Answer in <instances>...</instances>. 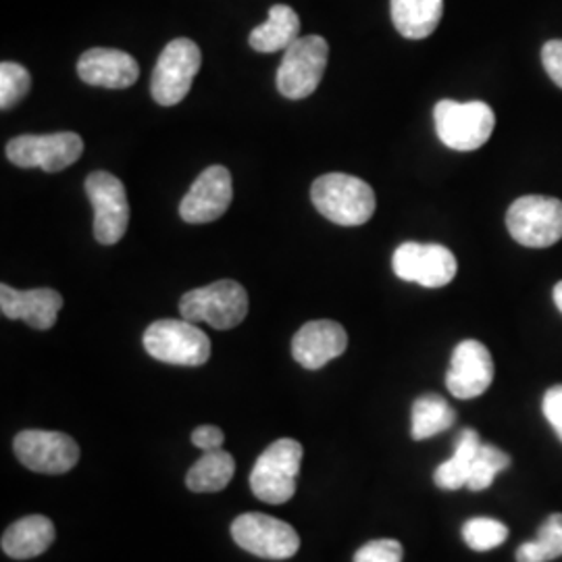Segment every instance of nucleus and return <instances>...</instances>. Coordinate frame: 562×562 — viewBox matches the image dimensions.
Returning a JSON list of instances; mask_svg holds the SVG:
<instances>
[{"label": "nucleus", "mask_w": 562, "mask_h": 562, "mask_svg": "<svg viewBox=\"0 0 562 562\" xmlns=\"http://www.w3.org/2000/svg\"><path fill=\"white\" fill-rule=\"evenodd\" d=\"M311 201L325 220L341 227H357L375 213V192L367 181L348 173H325L313 181Z\"/></svg>", "instance_id": "nucleus-1"}, {"label": "nucleus", "mask_w": 562, "mask_h": 562, "mask_svg": "<svg viewBox=\"0 0 562 562\" xmlns=\"http://www.w3.org/2000/svg\"><path fill=\"white\" fill-rule=\"evenodd\" d=\"M181 317L186 322L209 323L215 329H234L248 315V294L234 280L215 281L181 296Z\"/></svg>", "instance_id": "nucleus-2"}, {"label": "nucleus", "mask_w": 562, "mask_h": 562, "mask_svg": "<svg viewBox=\"0 0 562 562\" xmlns=\"http://www.w3.org/2000/svg\"><path fill=\"white\" fill-rule=\"evenodd\" d=\"M302 452V443L290 438L267 446L250 473L252 494L262 503H288L296 494Z\"/></svg>", "instance_id": "nucleus-3"}, {"label": "nucleus", "mask_w": 562, "mask_h": 562, "mask_svg": "<svg viewBox=\"0 0 562 562\" xmlns=\"http://www.w3.org/2000/svg\"><path fill=\"white\" fill-rule=\"evenodd\" d=\"M438 138L452 150L482 148L496 127V115L490 104L482 101H440L434 109Z\"/></svg>", "instance_id": "nucleus-4"}, {"label": "nucleus", "mask_w": 562, "mask_h": 562, "mask_svg": "<svg viewBox=\"0 0 562 562\" xmlns=\"http://www.w3.org/2000/svg\"><path fill=\"white\" fill-rule=\"evenodd\" d=\"M144 348L153 359L180 367H201L211 359L209 336L196 323L186 319H161L148 325Z\"/></svg>", "instance_id": "nucleus-5"}, {"label": "nucleus", "mask_w": 562, "mask_h": 562, "mask_svg": "<svg viewBox=\"0 0 562 562\" xmlns=\"http://www.w3.org/2000/svg\"><path fill=\"white\" fill-rule=\"evenodd\" d=\"M202 53L196 42L188 38H176L162 48L159 60L153 71L150 92L153 99L161 106H176L180 104L190 88L196 74L201 71Z\"/></svg>", "instance_id": "nucleus-6"}, {"label": "nucleus", "mask_w": 562, "mask_h": 562, "mask_svg": "<svg viewBox=\"0 0 562 562\" xmlns=\"http://www.w3.org/2000/svg\"><path fill=\"white\" fill-rule=\"evenodd\" d=\"M329 46L322 36H304L283 50L278 69V90L285 99L311 97L325 76Z\"/></svg>", "instance_id": "nucleus-7"}, {"label": "nucleus", "mask_w": 562, "mask_h": 562, "mask_svg": "<svg viewBox=\"0 0 562 562\" xmlns=\"http://www.w3.org/2000/svg\"><path fill=\"white\" fill-rule=\"evenodd\" d=\"M506 227L515 240L529 248H548L562 240V201L529 194L513 202Z\"/></svg>", "instance_id": "nucleus-8"}, {"label": "nucleus", "mask_w": 562, "mask_h": 562, "mask_svg": "<svg viewBox=\"0 0 562 562\" xmlns=\"http://www.w3.org/2000/svg\"><path fill=\"white\" fill-rule=\"evenodd\" d=\"M232 538L241 550L267 561L292 559L301 548V536L292 525L262 513L240 515L232 522Z\"/></svg>", "instance_id": "nucleus-9"}, {"label": "nucleus", "mask_w": 562, "mask_h": 562, "mask_svg": "<svg viewBox=\"0 0 562 562\" xmlns=\"http://www.w3.org/2000/svg\"><path fill=\"white\" fill-rule=\"evenodd\" d=\"M83 153V140L76 132H59L34 136L25 134L7 144V159L23 167H41L46 173H57L78 161Z\"/></svg>", "instance_id": "nucleus-10"}, {"label": "nucleus", "mask_w": 562, "mask_h": 562, "mask_svg": "<svg viewBox=\"0 0 562 562\" xmlns=\"http://www.w3.org/2000/svg\"><path fill=\"white\" fill-rule=\"evenodd\" d=\"M13 452L25 469L44 475H63L80 461V446L71 436L44 429H25L18 434Z\"/></svg>", "instance_id": "nucleus-11"}, {"label": "nucleus", "mask_w": 562, "mask_h": 562, "mask_svg": "<svg viewBox=\"0 0 562 562\" xmlns=\"http://www.w3.org/2000/svg\"><path fill=\"white\" fill-rule=\"evenodd\" d=\"M86 194L94 209V236L102 246H113L130 225V202L125 186L109 171H94L86 180Z\"/></svg>", "instance_id": "nucleus-12"}, {"label": "nucleus", "mask_w": 562, "mask_h": 562, "mask_svg": "<svg viewBox=\"0 0 562 562\" xmlns=\"http://www.w3.org/2000/svg\"><path fill=\"white\" fill-rule=\"evenodd\" d=\"M394 273L402 281H415L423 288H443L454 280L459 265L442 244L404 241L392 257Z\"/></svg>", "instance_id": "nucleus-13"}, {"label": "nucleus", "mask_w": 562, "mask_h": 562, "mask_svg": "<svg viewBox=\"0 0 562 562\" xmlns=\"http://www.w3.org/2000/svg\"><path fill=\"white\" fill-rule=\"evenodd\" d=\"M234 199L232 173L223 165L204 169L180 204V217L186 223L217 222Z\"/></svg>", "instance_id": "nucleus-14"}, {"label": "nucleus", "mask_w": 562, "mask_h": 562, "mask_svg": "<svg viewBox=\"0 0 562 562\" xmlns=\"http://www.w3.org/2000/svg\"><path fill=\"white\" fill-rule=\"evenodd\" d=\"M494 359L482 341L464 340L454 348L450 369L446 373V387L461 401L477 398L494 382Z\"/></svg>", "instance_id": "nucleus-15"}, {"label": "nucleus", "mask_w": 562, "mask_h": 562, "mask_svg": "<svg viewBox=\"0 0 562 562\" xmlns=\"http://www.w3.org/2000/svg\"><path fill=\"white\" fill-rule=\"evenodd\" d=\"M348 348V334L340 323L319 319L302 325L292 340V357L296 362L308 369L317 371L327 362L341 357Z\"/></svg>", "instance_id": "nucleus-16"}, {"label": "nucleus", "mask_w": 562, "mask_h": 562, "mask_svg": "<svg viewBox=\"0 0 562 562\" xmlns=\"http://www.w3.org/2000/svg\"><path fill=\"white\" fill-rule=\"evenodd\" d=\"M60 308L63 296L57 290H15L7 283L0 285V311L7 319H20L34 329L46 331L57 323Z\"/></svg>", "instance_id": "nucleus-17"}, {"label": "nucleus", "mask_w": 562, "mask_h": 562, "mask_svg": "<svg viewBox=\"0 0 562 562\" xmlns=\"http://www.w3.org/2000/svg\"><path fill=\"white\" fill-rule=\"evenodd\" d=\"M78 76L81 81L97 88L123 90L138 81L140 67L132 55L123 50L90 48L78 60Z\"/></svg>", "instance_id": "nucleus-18"}, {"label": "nucleus", "mask_w": 562, "mask_h": 562, "mask_svg": "<svg viewBox=\"0 0 562 562\" xmlns=\"http://www.w3.org/2000/svg\"><path fill=\"white\" fill-rule=\"evenodd\" d=\"M55 536V525L48 517L30 515L9 525L2 533V552L15 561L36 559L53 546Z\"/></svg>", "instance_id": "nucleus-19"}, {"label": "nucleus", "mask_w": 562, "mask_h": 562, "mask_svg": "<svg viewBox=\"0 0 562 562\" xmlns=\"http://www.w3.org/2000/svg\"><path fill=\"white\" fill-rule=\"evenodd\" d=\"M392 21L408 41H423L436 32L443 15V0H390Z\"/></svg>", "instance_id": "nucleus-20"}, {"label": "nucleus", "mask_w": 562, "mask_h": 562, "mask_svg": "<svg viewBox=\"0 0 562 562\" xmlns=\"http://www.w3.org/2000/svg\"><path fill=\"white\" fill-rule=\"evenodd\" d=\"M301 38V20L288 4H273L269 18L250 32V46L259 53H278Z\"/></svg>", "instance_id": "nucleus-21"}, {"label": "nucleus", "mask_w": 562, "mask_h": 562, "mask_svg": "<svg viewBox=\"0 0 562 562\" xmlns=\"http://www.w3.org/2000/svg\"><path fill=\"white\" fill-rule=\"evenodd\" d=\"M480 448H482L480 434L475 429H469V427L462 429L461 436L457 438V443H454L452 457L448 461H443L434 473L436 485L442 487V490H448V492L467 487Z\"/></svg>", "instance_id": "nucleus-22"}, {"label": "nucleus", "mask_w": 562, "mask_h": 562, "mask_svg": "<svg viewBox=\"0 0 562 562\" xmlns=\"http://www.w3.org/2000/svg\"><path fill=\"white\" fill-rule=\"evenodd\" d=\"M236 473V461L225 450L204 452L186 475L188 490L196 494H213L225 490Z\"/></svg>", "instance_id": "nucleus-23"}, {"label": "nucleus", "mask_w": 562, "mask_h": 562, "mask_svg": "<svg viewBox=\"0 0 562 562\" xmlns=\"http://www.w3.org/2000/svg\"><path fill=\"white\" fill-rule=\"evenodd\" d=\"M411 417H413L411 436L417 442L429 440V438L442 434L457 422L454 408L438 394H423V396H419L413 404Z\"/></svg>", "instance_id": "nucleus-24"}, {"label": "nucleus", "mask_w": 562, "mask_h": 562, "mask_svg": "<svg viewBox=\"0 0 562 562\" xmlns=\"http://www.w3.org/2000/svg\"><path fill=\"white\" fill-rule=\"evenodd\" d=\"M562 557V513L550 515L542 522L533 542L519 546L517 562H550Z\"/></svg>", "instance_id": "nucleus-25"}, {"label": "nucleus", "mask_w": 562, "mask_h": 562, "mask_svg": "<svg viewBox=\"0 0 562 562\" xmlns=\"http://www.w3.org/2000/svg\"><path fill=\"white\" fill-rule=\"evenodd\" d=\"M510 462H513L510 457L504 450H501L498 446L482 443V448H480V452L475 457V462H473V469H471L467 487L471 492L487 490L496 480V475L510 467Z\"/></svg>", "instance_id": "nucleus-26"}, {"label": "nucleus", "mask_w": 562, "mask_h": 562, "mask_svg": "<svg viewBox=\"0 0 562 562\" xmlns=\"http://www.w3.org/2000/svg\"><path fill=\"white\" fill-rule=\"evenodd\" d=\"M506 538H508V527L498 519L475 517L462 525V540L475 552L494 550V548L503 546Z\"/></svg>", "instance_id": "nucleus-27"}, {"label": "nucleus", "mask_w": 562, "mask_h": 562, "mask_svg": "<svg viewBox=\"0 0 562 562\" xmlns=\"http://www.w3.org/2000/svg\"><path fill=\"white\" fill-rule=\"evenodd\" d=\"M32 88L30 71L13 60H2L0 65V109L9 111L20 104Z\"/></svg>", "instance_id": "nucleus-28"}, {"label": "nucleus", "mask_w": 562, "mask_h": 562, "mask_svg": "<svg viewBox=\"0 0 562 562\" xmlns=\"http://www.w3.org/2000/svg\"><path fill=\"white\" fill-rule=\"evenodd\" d=\"M404 550L398 540H373L355 554V562H402Z\"/></svg>", "instance_id": "nucleus-29"}, {"label": "nucleus", "mask_w": 562, "mask_h": 562, "mask_svg": "<svg viewBox=\"0 0 562 562\" xmlns=\"http://www.w3.org/2000/svg\"><path fill=\"white\" fill-rule=\"evenodd\" d=\"M542 411L562 442V385H554L543 394Z\"/></svg>", "instance_id": "nucleus-30"}, {"label": "nucleus", "mask_w": 562, "mask_h": 562, "mask_svg": "<svg viewBox=\"0 0 562 562\" xmlns=\"http://www.w3.org/2000/svg\"><path fill=\"white\" fill-rule=\"evenodd\" d=\"M542 63L550 80L562 88V41H550L543 44Z\"/></svg>", "instance_id": "nucleus-31"}, {"label": "nucleus", "mask_w": 562, "mask_h": 562, "mask_svg": "<svg viewBox=\"0 0 562 562\" xmlns=\"http://www.w3.org/2000/svg\"><path fill=\"white\" fill-rule=\"evenodd\" d=\"M225 442V434L215 425H201L192 431V443L201 448L202 452L220 450Z\"/></svg>", "instance_id": "nucleus-32"}, {"label": "nucleus", "mask_w": 562, "mask_h": 562, "mask_svg": "<svg viewBox=\"0 0 562 562\" xmlns=\"http://www.w3.org/2000/svg\"><path fill=\"white\" fill-rule=\"evenodd\" d=\"M554 304H557V308L562 313V281L554 285Z\"/></svg>", "instance_id": "nucleus-33"}]
</instances>
